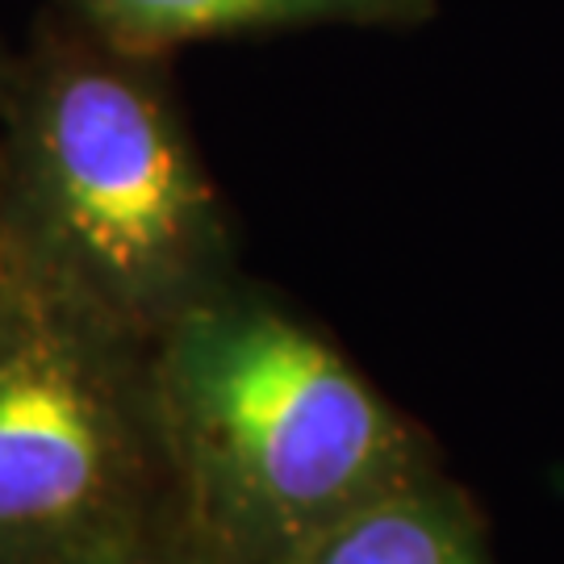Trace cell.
<instances>
[{
  "instance_id": "6da1fadb",
  "label": "cell",
  "mask_w": 564,
  "mask_h": 564,
  "mask_svg": "<svg viewBox=\"0 0 564 564\" xmlns=\"http://www.w3.org/2000/svg\"><path fill=\"white\" fill-rule=\"evenodd\" d=\"M163 63L51 0L0 105V242L139 347L235 281Z\"/></svg>"
},
{
  "instance_id": "7a4b0ae2",
  "label": "cell",
  "mask_w": 564,
  "mask_h": 564,
  "mask_svg": "<svg viewBox=\"0 0 564 564\" xmlns=\"http://www.w3.org/2000/svg\"><path fill=\"white\" fill-rule=\"evenodd\" d=\"M163 468L223 564H289L419 473L410 426L330 343L239 281L147 343Z\"/></svg>"
},
{
  "instance_id": "3957f363",
  "label": "cell",
  "mask_w": 564,
  "mask_h": 564,
  "mask_svg": "<svg viewBox=\"0 0 564 564\" xmlns=\"http://www.w3.org/2000/svg\"><path fill=\"white\" fill-rule=\"evenodd\" d=\"M160 464L139 343L0 242V564H72L147 531Z\"/></svg>"
},
{
  "instance_id": "277c9868",
  "label": "cell",
  "mask_w": 564,
  "mask_h": 564,
  "mask_svg": "<svg viewBox=\"0 0 564 564\" xmlns=\"http://www.w3.org/2000/svg\"><path fill=\"white\" fill-rule=\"evenodd\" d=\"M126 51L167 59L181 46L284 30H419L440 0H59Z\"/></svg>"
},
{
  "instance_id": "5b68a950",
  "label": "cell",
  "mask_w": 564,
  "mask_h": 564,
  "mask_svg": "<svg viewBox=\"0 0 564 564\" xmlns=\"http://www.w3.org/2000/svg\"><path fill=\"white\" fill-rule=\"evenodd\" d=\"M289 564H489V556L468 502L419 468Z\"/></svg>"
},
{
  "instance_id": "8992f818",
  "label": "cell",
  "mask_w": 564,
  "mask_h": 564,
  "mask_svg": "<svg viewBox=\"0 0 564 564\" xmlns=\"http://www.w3.org/2000/svg\"><path fill=\"white\" fill-rule=\"evenodd\" d=\"M72 564H223L218 556H209L197 540H160V535H151V531H139V535H130V540H118V544L109 547H97V552H88L80 561Z\"/></svg>"
},
{
  "instance_id": "52a82bcc",
  "label": "cell",
  "mask_w": 564,
  "mask_h": 564,
  "mask_svg": "<svg viewBox=\"0 0 564 564\" xmlns=\"http://www.w3.org/2000/svg\"><path fill=\"white\" fill-rule=\"evenodd\" d=\"M9 63H13V59H0V105H4V84H9Z\"/></svg>"
}]
</instances>
